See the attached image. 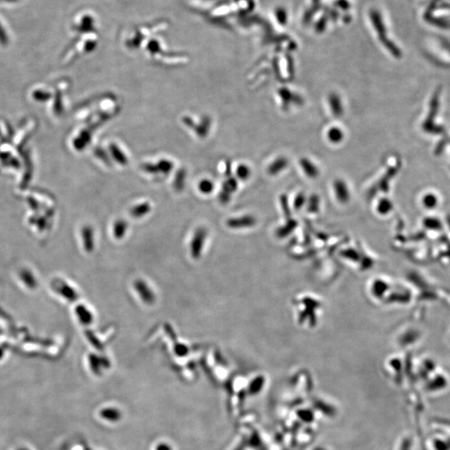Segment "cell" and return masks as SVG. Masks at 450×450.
Wrapping results in <instances>:
<instances>
[{"instance_id":"8","label":"cell","mask_w":450,"mask_h":450,"mask_svg":"<svg viewBox=\"0 0 450 450\" xmlns=\"http://www.w3.org/2000/svg\"><path fill=\"white\" fill-rule=\"evenodd\" d=\"M109 150H110L111 155L113 156V159L116 162H118V164L121 165H126L128 164V159L125 156V154H123L121 148H118L115 143H112L109 146Z\"/></svg>"},{"instance_id":"16","label":"cell","mask_w":450,"mask_h":450,"mask_svg":"<svg viewBox=\"0 0 450 450\" xmlns=\"http://www.w3.org/2000/svg\"><path fill=\"white\" fill-rule=\"evenodd\" d=\"M83 239H84L86 249H88V251H91V249H93L94 241H93V231L90 228H85L83 229Z\"/></svg>"},{"instance_id":"19","label":"cell","mask_w":450,"mask_h":450,"mask_svg":"<svg viewBox=\"0 0 450 450\" xmlns=\"http://www.w3.org/2000/svg\"><path fill=\"white\" fill-rule=\"evenodd\" d=\"M276 16L277 19H278L280 24H284V23H286L287 13L286 11L284 10V9L279 8L276 12Z\"/></svg>"},{"instance_id":"2","label":"cell","mask_w":450,"mask_h":450,"mask_svg":"<svg viewBox=\"0 0 450 450\" xmlns=\"http://www.w3.org/2000/svg\"><path fill=\"white\" fill-rule=\"evenodd\" d=\"M134 289L138 293V296L146 305H153L155 301V294L148 284L142 279H138L134 282Z\"/></svg>"},{"instance_id":"12","label":"cell","mask_w":450,"mask_h":450,"mask_svg":"<svg viewBox=\"0 0 450 450\" xmlns=\"http://www.w3.org/2000/svg\"><path fill=\"white\" fill-rule=\"evenodd\" d=\"M174 166L173 162L168 159H161L155 164L157 173L163 174H169L172 171V169H174Z\"/></svg>"},{"instance_id":"7","label":"cell","mask_w":450,"mask_h":450,"mask_svg":"<svg viewBox=\"0 0 450 450\" xmlns=\"http://www.w3.org/2000/svg\"><path fill=\"white\" fill-rule=\"evenodd\" d=\"M327 137L328 139H329L331 143L337 144V143H341V142L344 140V138H345V133H344V131H343L341 128L335 126V127H331V128L329 129L327 133Z\"/></svg>"},{"instance_id":"14","label":"cell","mask_w":450,"mask_h":450,"mask_svg":"<svg viewBox=\"0 0 450 450\" xmlns=\"http://www.w3.org/2000/svg\"><path fill=\"white\" fill-rule=\"evenodd\" d=\"M77 313H78V316L79 320H81V322L83 323L84 325H88L93 320V316L91 315V313L83 306L78 307Z\"/></svg>"},{"instance_id":"1","label":"cell","mask_w":450,"mask_h":450,"mask_svg":"<svg viewBox=\"0 0 450 450\" xmlns=\"http://www.w3.org/2000/svg\"><path fill=\"white\" fill-rule=\"evenodd\" d=\"M208 232L204 228H199L197 229L191 242H190V253L194 259H199L201 256L202 252L204 247V243L206 241Z\"/></svg>"},{"instance_id":"15","label":"cell","mask_w":450,"mask_h":450,"mask_svg":"<svg viewBox=\"0 0 450 450\" xmlns=\"http://www.w3.org/2000/svg\"><path fill=\"white\" fill-rule=\"evenodd\" d=\"M199 190L202 194H209L213 192L214 189V184L209 179H203L199 183Z\"/></svg>"},{"instance_id":"3","label":"cell","mask_w":450,"mask_h":450,"mask_svg":"<svg viewBox=\"0 0 450 450\" xmlns=\"http://www.w3.org/2000/svg\"><path fill=\"white\" fill-rule=\"evenodd\" d=\"M183 121L185 125L189 126V128H194L195 133L200 136L199 138H204L205 136L208 135L209 128L211 126V119L208 116H204V118H202L200 124L199 125H196L194 122V123H192L191 118H189V116L184 118Z\"/></svg>"},{"instance_id":"13","label":"cell","mask_w":450,"mask_h":450,"mask_svg":"<svg viewBox=\"0 0 450 450\" xmlns=\"http://www.w3.org/2000/svg\"><path fill=\"white\" fill-rule=\"evenodd\" d=\"M251 169L246 164H240L237 167L236 175L240 180H247L251 175Z\"/></svg>"},{"instance_id":"4","label":"cell","mask_w":450,"mask_h":450,"mask_svg":"<svg viewBox=\"0 0 450 450\" xmlns=\"http://www.w3.org/2000/svg\"><path fill=\"white\" fill-rule=\"evenodd\" d=\"M329 102H330V108H331L332 113L337 117L342 115L344 108H343L342 101H341L340 96L336 93L330 94Z\"/></svg>"},{"instance_id":"11","label":"cell","mask_w":450,"mask_h":450,"mask_svg":"<svg viewBox=\"0 0 450 450\" xmlns=\"http://www.w3.org/2000/svg\"><path fill=\"white\" fill-rule=\"evenodd\" d=\"M128 230V223L123 219H119L114 223L113 228V235L117 239H123Z\"/></svg>"},{"instance_id":"10","label":"cell","mask_w":450,"mask_h":450,"mask_svg":"<svg viewBox=\"0 0 450 450\" xmlns=\"http://www.w3.org/2000/svg\"><path fill=\"white\" fill-rule=\"evenodd\" d=\"M288 166V160L285 158H279L269 165L268 172L271 175H275L283 171Z\"/></svg>"},{"instance_id":"5","label":"cell","mask_w":450,"mask_h":450,"mask_svg":"<svg viewBox=\"0 0 450 450\" xmlns=\"http://www.w3.org/2000/svg\"><path fill=\"white\" fill-rule=\"evenodd\" d=\"M335 193L338 199L341 201H346L350 198V192L346 183L341 179H338L335 183Z\"/></svg>"},{"instance_id":"9","label":"cell","mask_w":450,"mask_h":450,"mask_svg":"<svg viewBox=\"0 0 450 450\" xmlns=\"http://www.w3.org/2000/svg\"><path fill=\"white\" fill-rule=\"evenodd\" d=\"M151 210V206L148 203H143V204H138L136 206L133 207L130 210V214L133 218L139 219L142 217L145 216L146 214H148Z\"/></svg>"},{"instance_id":"23","label":"cell","mask_w":450,"mask_h":450,"mask_svg":"<svg viewBox=\"0 0 450 450\" xmlns=\"http://www.w3.org/2000/svg\"><path fill=\"white\" fill-rule=\"evenodd\" d=\"M157 450H171V449H170L168 445H159V447L157 448Z\"/></svg>"},{"instance_id":"6","label":"cell","mask_w":450,"mask_h":450,"mask_svg":"<svg viewBox=\"0 0 450 450\" xmlns=\"http://www.w3.org/2000/svg\"><path fill=\"white\" fill-rule=\"evenodd\" d=\"M300 165L302 167L305 174L311 179L317 178L318 175L320 174V171H319L317 166L315 164H313L312 162L309 159H303L300 162Z\"/></svg>"},{"instance_id":"22","label":"cell","mask_w":450,"mask_h":450,"mask_svg":"<svg viewBox=\"0 0 450 450\" xmlns=\"http://www.w3.org/2000/svg\"><path fill=\"white\" fill-rule=\"evenodd\" d=\"M337 4L340 8H348L350 7V3L346 0H339Z\"/></svg>"},{"instance_id":"21","label":"cell","mask_w":450,"mask_h":450,"mask_svg":"<svg viewBox=\"0 0 450 450\" xmlns=\"http://www.w3.org/2000/svg\"><path fill=\"white\" fill-rule=\"evenodd\" d=\"M176 352L178 355H184L188 353V348L185 347L184 345H180L176 348Z\"/></svg>"},{"instance_id":"17","label":"cell","mask_w":450,"mask_h":450,"mask_svg":"<svg viewBox=\"0 0 450 450\" xmlns=\"http://www.w3.org/2000/svg\"><path fill=\"white\" fill-rule=\"evenodd\" d=\"M252 223L251 218H241V219H233L228 221V225L232 228H239V227L248 226L249 224Z\"/></svg>"},{"instance_id":"18","label":"cell","mask_w":450,"mask_h":450,"mask_svg":"<svg viewBox=\"0 0 450 450\" xmlns=\"http://www.w3.org/2000/svg\"><path fill=\"white\" fill-rule=\"evenodd\" d=\"M103 418H105L108 420H117L119 419V413L116 410H112V409H108L105 410L102 413Z\"/></svg>"},{"instance_id":"20","label":"cell","mask_w":450,"mask_h":450,"mask_svg":"<svg viewBox=\"0 0 450 450\" xmlns=\"http://www.w3.org/2000/svg\"><path fill=\"white\" fill-rule=\"evenodd\" d=\"M184 177H185V172L179 171V174L177 175V180H176V187L177 189H181L183 185H184V182H183V179H184Z\"/></svg>"}]
</instances>
